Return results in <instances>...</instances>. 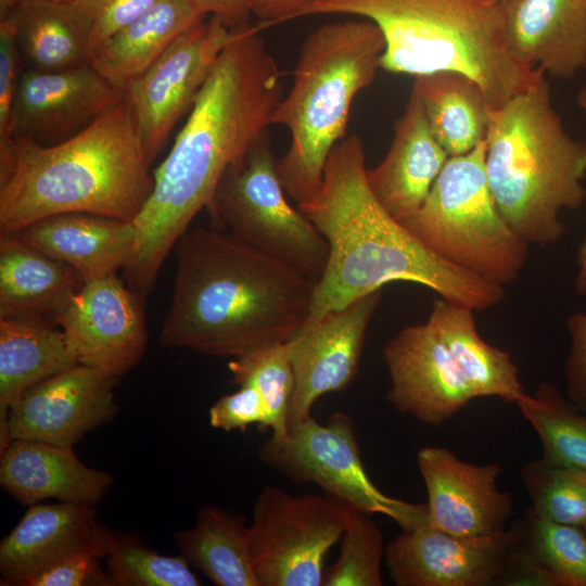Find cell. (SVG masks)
<instances>
[{"label": "cell", "mask_w": 586, "mask_h": 586, "mask_svg": "<svg viewBox=\"0 0 586 586\" xmlns=\"http://www.w3.org/2000/svg\"><path fill=\"white\" fill-rule=\"evenodd\" d=\"M384 48L382 31L366 18L323 24L304 40L292 87L271 119L291 138L277 168L296 205L317 194L327 160L344 138L353 101L374 80Z\"/></svg>", "instance_id": "obj_7"}, {"label": "cell", "mask_w": 586, "mask_h": 586, "mask_svg": "<svg viewBox=\"0 0 586 586\" xmlns=\"http://www.w3.org/2000/svg\"><path fill=\"white\" fill-rule=\"evenodd\" d=\"M175 250L164 346L232 359L289 342L308 319L315 282L230 233L188 229Z\"/></svg>", "instance_id": "obj_3"}, {"label": "cell", "mask_w": 586, "mask_h": 586, "mask_svg": "<svg viewBox=\"0 0 586 586\" xmlns=\"http://www.w3.org/2000/svg\"><path fill=\"white\" fill-rule=\"evenodd\" d=\"M485 170L497 207L528 245L557 243L586 199V142L565 130L546 75L489 109Z\"/></svg>", "instance_id": "obj_6"}, {"label": "cell", "mask_w": 586, "mask_h": 586, "mask_svg": "<svg viewBox=\"0 0 586 586\" xmlns=\"http://www.w3.org/2000/svg\"><path fill=\"white\" fill-rule=\"evenodd\" d=\"M190 0H157L131 23L100 42L91 64L124 90L184 30L205 18Z\"/></svg>", "instance_id": "obj_26"}, {"label": "cell", "mask_w": 586, "mask_h": 586, "mask_svg": "<svg viewBox=\"0 0 586 586\" xmlns=\"http://www.w3.org/2000/svg\"><path fill=\"white\" fill-rule=\"evenodd\" d=\"M12 235L69 265L85 281L124 269L137 240L132 221L86 213L49 216Z\"/></svg>", "instance_id": "obj_24"}, {"label": "cell", "mask_w": 586, "mask_h": 586, "mask_svg": "<svg viewBox=\"0 0 586 586\" xmlns=\"http://www.w3.org/2000/svg\"><path fill=\"white\" fill-rule=\"evenodd\" d=\"M583 528H584V531H585V533H586V524L584 525V527H583Z\"/></svg>", "instance_id": "obj_50"}, {"label": "cell", "mask_w": 586, "mask_h": 586, "mask_svg": "<svg viewBox=\"0 0 586 586\" xmlns=\"http://www.w3.org/2000/svg\"><path fill=\"white\" fill-rule=\"evenodd\" d=\"M381 296L382 289L306 321L289 341L294 374L289 425L310 417L314 404L322 395L342 391L352 383Z\"/></svg>", "instance_id": "obj_15"}, {"label": "cell", "mask_w": 586, "mask_h": 586, "mask_svg": "<svg viewBox=\"0 0 586 586\" xmlns=\"http://www.w3.org/2000/svg\"><path fill=\"white\" fill-rule=\"evenodd\" d=\"M22 63L14 24L9 16L0 18V153L14 142L12 111Z\"/></svg>", "instance_id": "obj_38"}, {"label": "cell", "mask_w": 586, "mask_h": 586, "mask_svg": "<svg viewBox=\"0 0 586 586\" xmlns=\"http://www.w3.org/2000/svg\"><path fill=\"white\" fill-rule=\"evenodd\" d=\"M85 279L14 235L0 238V319L53 316Z\"/></svg>", "instance_id": "obj_27"}, {"label": "cell", "mask_w": 586, "mask_h": 586, "mask_svg": "<svg viewBox=\"0 0 586 586\" xmlns=\"http://www.w3.org/2000/svg\"><path fill=\"white\" fill-rule=\"evenodd\" d=\"M117 380L78 364L36 384L9 412L10 442L24 438L74 447L117 416Z\"/></svg>", "instance_id": "obj_17"}, {"label": "cell", "mask_w": 586, "mask_h": 586, "mask_svg": "<svg viewBox=\"0 0 586 586\" xmlns=\"http://www.w3.org/2000/svg\"><path fill=\"white\" fill-rule=\"evenodd\" d=\"M18 2L20 0H0V18L8 16Z\"/></svg>", "instance_id": "obj_46"}, {"label": "cell", "mask_w": 586, "mask_h": 586, "mask_svg": "<svg viewBox=\"0 0 586 586\" xmlns=\"http://www.w3.org/2000/svg\"><path fill=\"white\" fill-rule=\"evenodd\" d=\"M204 15H215L231 27L247 24L250 17V0H190Z\"/></svg>", "instance_id": "obj_44"}, {"label": "cell", "mask_w": 586, "mask_h": 586, "mask_svg": "<svg viewBox=\"0 0 586 586\" xmlns=\"http://www.w3.org/2000/svg\"><path fill=\"white\" fill-rule=\"evenodd\" d=\"M521 479L539 517L569 525L586 524V471L532 460L521 469Z\"/></svg>", "instance_id": "obj_35"}, {"label": "cell", "mask_w": 586, "mask_h": 586, "mask_svg": "<svg viewBox=\"0 0 586 586\" xmlns=\"http://www.w3.org/2000/svg\"><path fill=\"white\" fill-rule=\"evenodd\" d=\"M520 544L553 586H586V533L583 527L537 515L518 522Z\"/></svg>", "instance_id": "obj_34"}, {"label": "cell", "mask_w": 586, "mask_h": 586, "mask_svg": "<svg viewBox=\"0 0 586 586\" xmlns=\"http://www.w3.org/2000/svg\"><path fill=\"white\" fill-rule=\"evenodd\" d=\"M319 14L373 22L385 40L382 69L415 77L445 71L464 74L482 88L489 109L546 75L511 53L498 0H310L292 20Z\"/></svg>", "instance_id": "obj_5"}, {"label": "cell", "mask_w": 586, "mask_h": 586, "mask_svg": "<svg viewBox=\"0 0 586 586\" xmlns=\"http://www.w3.org/2000/svg\"><path fill=\"white\" fill-rule=\"evenodd\" d=\"M257 25H243L216 60L174 144L154 170L152 193L133 221L135 252L123 269L140 295L226 170L266 132L282 99L281 73Z\"/></svg>", "instance_id": "obj_1"}, {"label": "cell", "mask_w": 586, "mask_h": 586, "mask_svg": "<svg viewBox=\"0 0 586 586\" xmlns=\"http://www.w3.org/2000/svg\"><path fill=\"white\" fill-rule=\"evenodd\" d=\"M366 173L361 139L357 135L343 138L327 160L317 194L296 205L329 246L306 321L392 281L426 286L474 311L489 309L505 300L504 285L446 262L412 235L377 200Z\"/></svg>", "instance_id": "obj_2"}, {"label": "cell", "mask_w": 586, "mask_h": 586, "mask_svg": "<svg viewBox=\"0 0 586 586\" xmlns=\"http://www.w3.org/2000/svg\"><path fill=\"white\" fill-rule=\"evenodd\" d=\"M238 28L218 16H206L177 37L124 89L150 165L177 122L191 111L216 60Z\"/></svg>", "instance_id": "obj_12"}, {"label": "cell", "mask_w": 586, "mask_h": 586, "mask_svg": "<svg viewBox=\"0 0 586 586\" xmlns=\"http://www.w3.org/2000/svg\"><path fill=\"white\" fill-rule=\"evenodd\" d=\"M340 542L339 557L324 572L322 586H381L385 547L372 514L351 507Z\"/></svg>", "instance_id": "obj_37"}, {"label": "cell", "mask_w": 586, "mask_h": 586, "mask_svg": "<svg viewBox=\"0 0 586 586\" xmlns=\"http://www.w3.org/2000/svg\"><path fill=\"white\" fill-rule=\"evenodd\" d=\"M114 476L85 464L74 447L15 438L0 451V485L24 506L56 499L95 506Z\"/></svg>", "instance_id": "obj_21"}, {"label": "cell", "mask_w": 586, "mask_h": 586, "mask_svg": "<svg viewBox=\"0 0 586 586\" xmlns=\"http://www.w3.org/2000/svg\"><path fill=\"white\" fill-rule=\"evenodd\" d=\"M107 549L77 551L36 578L30 586H112L103 560Z\"/></svg>", "instance_id": "obj_40"}, {"label": "cell", "mask_w": 586, "mask_h": 586, "mask_svg": "<svg viewBox=\"0 0 586 586\" xmlns=\"http://www.w3.org/2000/svg\"><path fill=\"white\" fill-rule=\"evenodd\" d=\"M76 365L67 340L53 319H0V451L10 443L9 412L23 394Z\"/></svg>", "instance_id": "obj_25"}, {"label": "cell", "mask_w": 586, "mask_h": 586, "mask_svg": "<svg viewBox=\"0 0 586 586\" xmlns=\"http://www.w3.org/2000/svg\"><path fill=\"white\" fill-rule=\"evenodd\" d=\"M576 103L579 109L586 114V85L578 90L576 94Z\"/></svg>", "instance_id": "obj_47"}, {"label": "cell", "mask_w": 586, "mask_h": 586, "mask_svg": "<svg viewBox=\"0 0 586 586\" xmlns=\"http://www.w3.org/2000/svg\"><path fill=\"white\" fill-rule=\"evenodd\" d=\"M571 344L564 362L566 397L586 412V311L566 318Z\"/></svg>", "instance_id": "obj_42"}, {"label": "cell", "mask_w": 586, "mask_h": 586, "mask_svg": "<svg viewBox=\"0 0 586 586\" xmlns=\"http://www.w3.org/2000/svg\"><path fill=\"white\" fill-rule=\"evenodd\" d=\"M259 459L297 485L315 484L326 495L370 514H383L402 530L428 519L426 504L393 498L366 472L355 423L335 412L326 424L310 416L289 425L282 436L270 435L257 449Z\"/></svg>", "instance_id": "obj_10"}, {"label": "cell", "mask_w": 586, "mask_h": 586, "mask_svg": "<svg viewBox=\"0 0 586 586\" xmlns=\"http://www.w3.org/2000/svg\"><path fill=\"white\" fill-rule=\"evenodd\" d=\"M426 322L450 352L476 398L494 396L517 404L526 395L512 357L481 336L472 308L441 297L433 302Z\"/></svg>", "instance_id": "obj_29"}, {"label": "cell", "mask_w": 586, "mask_h": 586, "mask_svg": "<svg viewBox=\"0 0 586 586\" xmlns=\"http://www.w3.org/2000/svg\"><path fill=\"white\" fill-rule=\"evenodd\" d=\"M485 155L483 140L466 154L449 156L421 206L397 220L446 262L506 285L524 269L528 244L496 205Z\"/></svg>", "instance_id": "obj_8"}, {"label": "cell", "mask_w": 586, "mask_h": 586, "mask_svg": "<svg viewBox=\"0 0 586 586\" xmlns=\"http://www.w3.org/2000/svg\"><path fill=\"white\" fill-rule=\"evenodd\" d=\"M520 536L519 523L492 535L459 536L429 520L385 547L384 560L397 586H491Z\"/></svg>", "instance_id": "obj_14"}, {"label": "cell", "mask_w": 586, "mask_h": 586, "mask_svg": "<svg viewBox=\"0 0 586 586\" xmlns=\"http://www.w3.org/2000/svg\"><path fill=\"white\" fill-rule=\"evenodd\" d=\"M508 47L521 63L560 79L586 68V0H508Z\"/></svg>", "instance_id": "obj_22"}, {"label": "cell", "mask_w": 586, "mask_h": 586, "mask_svg": "<svg viewBox=\"0 0 586 586\" xmlns=\"http://www.w3.org/2000/svg\"><path fill=\"white\" fill-rule=\"evenodd\" d=\"M352 506L328 495L267 485L253 504L250 548L260 586H322L324 558L340 542Z\"/></svg>", "instance_id": "obj_11"}, {"label": "cell", "mask_w": 586, "mask_h": 586, "mask_svg": "<svg viewBox=\"0 0 586 586\" xmlns=\"http://www.w3.org/2000/svg\"><path fill=\"white\" fill-rule=\"evenodd\" d=\"M52 1H58V2H69V1H75V0H52Z\"/></svg>", "instance_id": "obj_48"}, {"label": "cell", "mask_w": 586, "mask_h": 586, "mask_svg": "<svg viewBox=\"0 0 586 586\" xmlns=\"http://www.w3.org/2000/svg\"><path fill=\"white\" fill-rule=\"evenodd\" d=\"M104 526L91 505L58 501L29 506L0 543L1 585L30 586L77 551L107 549Z\"/></svg>", "instance_id": "obj_20"}, {"label": "cell", "mask_w": 586, "mask_h": 586, "mask_svg": "<svg viewBox=\"0 0 586 586\" xmlns=\"http://www.w3.org/2000/svg\"><path fill=\"white\" fill-rule=\"evenodd\" d=\"M153 186L125 99L59 143L14 135L10 155L0 163V238L66 213L133 222Z\"/></svg>", "instance_id": "obj_4"}, {"label": "cell", "mask_w": 586, "mask_h": 586, "mask_svg": "<svg viewBox=\"0 0 586 586\" xmlns=\"http://www.w3.org/2000/svg\"><path fill=\"white\" fill-rule=\"evenodd\" d=\"M535 430L549 463L586 471V412L578 409L551 382H542L534 394L517 403Z\"/></svg>", "instance_id": "obj_32"}, {"label": "cell", "mask_w": 586, "mask_h": 586, "mask_svg": "<svg viewBox=\"0 0 586 586\" xmlns=\"http://www.w3.org/2000/svg\"><path fill=\"white\" fill-rule=\"evenodd\" d=\"M310 0H250V10L265 29L292 21L294 13Z\"/></svg>", "instance_id": "obj_43"}, {"label": "cell", "mask_w": 586, "mask_h": 586, "mask_svg": "<svg viewBox=\"0 0 586 586\" xmlns=\"http://www.w3.org/2000/svg\"><path fill=\"white\" fill-rule=\"evenodd\" d=\"M448 157L412 88L391 146L379 165L367 169V181L380 204L399 219L421 206Z\"/></svg>", "instance_id": "obj_23"}, {"label": "cell", "mask_w": 586, "mask_h": 586, "mask_svg": "<svg viewBox=\"0 0 586 586\" xmlns=\"http://www.w3.org/2000/svg\"><path fill=\"white\" fill-rule=\"evenodd\" d=\"M228 368L234 384L251 385L262 394L269 411L271 435H284L294 392L289 342L232 358Z\"/></svg>", "instance_id": "obj_36"}, {"label": "cell", "mask_w": 586, "mask_h": 586, "mask_svg": "<svg viewBox=\"0 0 586 586\" xmlns=\"http://www.w3.org/2000/svg\"><path fill=\"white\" fill-rule=\"evenodd\" d=\"M8 16L27 68L54 72L91 63L90 28L75 1L20 0Z\"/></svg>", "instance_id": "obj_28"}, {"label": "cell", "mask_w": 586, "mask_h": 586, "mask_svg": "<svg viewBox=\"0 0 586 586\" xmlns=\"http://www.w3.org/2000/svg\"><path fill=\"white\" fill-rule=\"evenodd\" d=\"M431 130L449 156L473 150L485 140L489 105L482 88L458 72H436L415 77Z\"/></svg>", "instance_id": "obj_31"}, {"label": "cell", "mask_w": 586, "mask_h": 586, "mask_svg": "<svg viewBox=\"0 0 586 586\" xmlns=\"http://www.w3.org/2000/svg\"><path fill=\"white\" fill-rule=\"evenodd\" d=\"M498 1H500L501 3H505V2H507L508 0H498Z\"/></svg>", "instance_id": "obj_49"}, {"label": "cell", "mask_w": 586, "mask_h": 586, "mask_svg": "<svg viewBox=\"0 0 586 586\" xmlns=\"http://www.w3.org/2000/svg\"><path fill=\"white\" fill-rule=\"evenodd\" d=\"M157 0H75L84 13L94 48L135 21Z\"/></svg>", "instance_id": "obj_41"}, {"label": "cell", "mask_w": 586, "mask_h": 586, "mask_svg": "<svg viewBox=\"0 0 586 586\" xmlns=\"http://www.w3.org/2000/svg\"><path fill=\"white\" fill-rule=\"evenodd\" d=\"M382 354L391 380L386 399L400 413L437 426L476 398L428 322L403 328Z\"/></svg>", "instance_id": "obj_16"}, {"label": "cell", "mask_w": 586, "mask_h": 586, "mask_svg": "<svg viewBox=\"0 0 586 586\" xmlns=\"http://www.w3.org/2000/svg\"><path fill=\"white\" fill-rule=\"evenodd\" d=\"M212 221L315 283L329 255L326 239L286 200L269 131L224 174L208 206Z\"/></svg>", "instance_id": "obj_9"}, {"label": "cell", "mask_w": 586, "mask_h": 586, "mask_svg": "<svg viewBox=\"0 0 586 586\" xmlns=\"http://www.w3.org/2000/svg\"><path fill=\"white\" fill-rule=\"evenodd\" d=\"M179 553L218 586H260L245 518L218 506L199 509L195 523L174 533Z\"/></svg>", "instance_id": "obj_30"}, {"label": "cell", "mask_w": 586, "mask_h": 586, "mask_svg": "<svg viewBox=\"0 0 586 586\" xmlns=\"http://www.w3.org/2000/svg\"><path fill=\"white\" fill-rule=\"evenodd\" d=\"M576 263L578 270L574 288L576 294L583 296L586 294V234L583 238L578 247Z\"/></svg>", "instance_id": "obj_45"}, {"label": "cell", "mask_w": 586, "mask_h": 586, "mask_svg": "<svg viewBox=\"0 0 586 586\" xmlns=\"http://www.w3.org/2000/svg\"><path fill=\"white\" fill-rule=\"evenodd\" d=\"M107 551L105 568L112 586H201L179 553L162 555L148 547L136 533H120L104 526Z\"/></svg>", "instance_id": "obj_33"}, {"label": "cell", "mask_w": 586, "mask_h": 586, "mask_svg": "<svg viewBox=\"0 0 586 586\" xmlns=\"http://www.w3.org/2000/svg\"><path fill=\"white\" fill-rule=\"evenodd\" d=\"M209 424L225 432L246 429L256 424L268 430L270 417L262 394L251 385H240L239 390L218 398L208 411Z\"/></svg>", "instance_id": "obj_39"}, {"label": "cell", "mask_w": 586, "mask_h": 586, "mask_svg": "<svg viewBox=\"0 0 586 586\" xmlns=\"http://www.w3.org/2000/svg\"><path fill=\"white\" fill-rule=\"evenodd\" d=\"M52 319L79 365L119 379L144 355L141 297L117 273L86 280Z\"/></svg>", "instance_id": "obj_13"}, {"label": "cell", "mask_w": 586, "mask_h": 586, "mask_svg": "<svg viewBox=\"0 0 586 586\" xmlns=\"http://www.w3.org/2000/svg\"><path fill=\"white\" fill-rule=\"evenodd\" d=\"M124 99L91 63L64 71L22 72L12 111L14 135L54 144L79 132Z\"/></svg>", "instance_id": "obj_18"}, {"label": "cell", "mask_w": 586, "mask_h": 586, "mask_svg": "<svg viewBox=\"0 0 586 586\" xmlns=\"http://www.w3.org/2000/svg\"><path fill=\"white\" fill-rule=\"evenodd\" d=\"M417 466L428 493V520L459 536L500 533L513 513L512 496L498 488V463L474 464L451 450L425 446L417 451Z\"/></svg>", "instance_id": "obj_19"}]
</instances>
